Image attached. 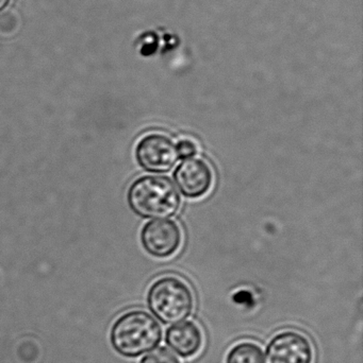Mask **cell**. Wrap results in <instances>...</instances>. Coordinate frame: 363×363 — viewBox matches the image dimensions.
I'll return each instance as SVG.
<instances>
[{
    "mask_svg": "<svg viewBox=\"0 0 363 363\" xmlns=\"http://www.w3.org/2000/svg\"><path fill=\"white\" fill-rule=\"evenodd\" d=\"M127 202L143 219H168L181 206V196L175 184L164 176H143L128 188Z\"/></svg>",
    "mask_w": 363,
    "mask_h": 363,
    "instance_id": "6da1fadb",
    "label": "cell"
},
{
    "mask_svg": "<svg viewBox=\"0 0 363 363\" xmlns=\"http://www.w3.org/2000/svg\"><path fill=\"white\" fill-rule=\"evenodd\" d=\"M161 326L147 311H130L113 324L111 343L124 357L136 358L156 349L162 341Z\"/></svg>",
    "mask_w": 363,
    "mask_h": 363,
    "instance_id": "7a4b0ae2",
    "label": "cell"
},
{
    "mask_svg": "<svg viewBox=\"0 0 363 363\" xmlns=\"http://www.w3.org/2000/svg\"><path fill=\"white\" fill-rule=\"evenodd\" d=\"M149 311L166 325L185 322L194 309L191 288L176 277L158 279L147 294Z\"/></svg>",
    "mask_w": 363,
    "mask_h": 363,
    "instance_id": "3957f363",
    "label": "cell"
},
{
    "mask_svg": "<svg viewBox=\"0 0 363 363\" xmlns=\"http://www.w3.org/2000/svg\"><path fill=\"white\" fill-rule=\"evenodd\" d=\"M134 155L139 166L151 174H166L179 160L176 144L161 133L143 136L136 144Z\"/></svg>",
    "mask_w": 363,
    "mask_h": 363,
    "instance_id": "277c9868",
    "label": "cell"
},
{
    "mask_svg": "<svg viewBox=\"0 0 363 363\" xmlns=\"http://www.w3.org/2000/svg\"><path fill=\"white\" fill-rule=\"evenodd\" d=\"M141 243L146 253L156 258H168L180 249L183 232L180 226L170 219L147 222L141 230Z\"/></svg>",
    "mask_w": 363,
    "mask_h": 363,
    "instance_id": "5b68a950",
    "label": "cell"
},
{
    "mask_svg": "<svg viewBox=\"0 0 363 363\" xmlns=\"http://www.w3.org/2000/svg\"><path fill=\"white\" fill-rule=\"evenodd\" d=\"M266 355V363H313V347L305 335L285 330L273 337Z\"/></svg>",
    "mask_w": 363,
    "mask_h": 363,
    "instance_id": "8992f818",
    "label": "cell"
},
{
    "mask_svg": "<svg viewBox=\"0 0 363 363\" xmlns=\"http://www.w3.org/2000/svg\"><path fill=\"white\" fill-rule=\"evenodd\" d=\"M174 180L183 196L198 199L210 191L212 187V168L204 160L197 157L183 160L174 172Z\"/></svg>",
    "mask_w": 363,
    "mask_h": 363,
    "instance_id": "52a82bcc",
    "label": "cell"
},
{
    "mask_svg": "<svg viewBox=\"0 0 363 363\" xmlns=\"http://www.w3.org/2000/svg\"><path fill=\"white\" fill-rule=\"evenodd\" d=\"M166 343L180 357L191 358L202 350L204 336L197 324L185 321L166 330Z\"/></svg>",
    "mask_w": 363,
    "mask_h": 363,
    "instance_id": "ba28073f",
    "label": "cell"
},
{
    "mask_svg": "<svg viewBox=\"0 0 363 363\" xmlns=\"http://www.w3.org/2000/svg\"><path fill=\"white\" fill-rule=\"evenodd\" d=\"M226 363H266L259 345L249 341L234 345L226 356Z\"/></svg>",
    "mask_w": 363,
    "mask_h": 363,
    "instance_id": "9c48e42d",
    "label": "cell"
},
{
    "mask_svg": "<svg viewBox=\"0 0 363 363\" xmlns=\"http://www.w3.org/2000/svg\"><path fill=\"white\" fill-rule=\"evenodd\" d=\"M21 29V18L13 11L0 13V38H10Z\"/></svg>",
    "mask_w": 363,
    "mask_h": 363,
    "instance_id": "30bf717a",
    "label": "cell"
},
{
    "mask_svg": "<svg viewBox=\"0 0 363 363\" xmlns=\"http://www.w3.org/2000/svg\"><path fill=\"white\" fill-rule=\"evenodd\" d=\"M141 363H181L175 354L164 347H159L148 352L141 360Z\"/></svg>",
    "mask_w": 363,
    "mask_h": 363,
    "instance_id": "8fae6325",
    "label": "cell"
},
{
    "mask_svg": "<svg viewBox=\"0 0 363 363\" xmlns=\"http://www.w3.org/2000/svg\"><path fill=\"white\" fill-rule=\"evenodd\" d=\"M176 148L179 159H191L197 155V146L193 140H189V138L179 140L176 144Z\"/></svg>",
    "mask_w": 363,
    "mask_h": 363,
    "instance_id": "7c38bea8",
    "label": "cell"
},
{
    "mask_svg": "<svg viewBox=\"0 0 363 363\" xmlns=\"http://www.w3.org/2000/svg\"><path fill=\"white\" fill-rule=\"evenodd\" d=\"M9 1H10V0H0V11H1L4 6H6V4H9Z\"/></svg>",
    "mask_w": 363,
    "mask_h": 363,
    "instance_id": "4fadbf2b",
    "label": "cell"
}]
</instances>
